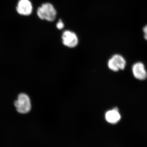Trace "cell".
Segmentation results:
<instances>
[{
	"mask_svg": "<svg viewBox=\"0 0 147 147\" xmlns=\"http://www.w3.org/2000/svg\"><path fill=\"white\" fill-rule=\"evenodd\" d=\"M37 14L41 20L52 22L56 19L57 13L53 5L50 3H45L38 9Z\"/></svg>",
	"mask_w": 147,
	"mask_h": 147,
	"instance_id": "obj_1",
	"label": "cell"
},
{
	"mask_svg": "<svg viewBox=\"0 0 147 147\" xmlns=\"http://www.w3.org/2000/svg\"><path fill=\"white\" fill-rule=\"evenodd\" d=\"M33 7L29 0H19L16 7L17 12L23 16H29L32 12Z\"/></svg>",
	"mask_w": 147,
	"mask_h": 147,
	"instance_id": "obj_5",
	"label": "cell"
},
{
	"mask_svg": "<svg viewBox=\"0 0 147 147\" xmlns=\"http://www.w3.org/2000/svg\"><path fill=\"white\" fill-rule=\"evenodd\" d=\"M126 64V61L124 58L119 55H114L108 62V67L114 71L124 69Z\"/></svg>",
	"mask_w": 147,
	"mask_h": 147,
	"instance_id": "obj_3",
	"label": "cell"
},
{
	"mask_svg": "<svg viewBox=\"0 0 147 147\" xmlns=\"http://www.w3.org/2000/svg\"><path fill=\"white\" fill-rule=\"evenodd\" d=\"M63 43L67 47L73 48L76 47L79 42V39L76 34L69 30H66L62 36Z\"/></svg>",
	"mask_w": 147,
	"mask_h": 147,
	"instance_id": "obj_4",
	"label": "cell"
},
{
	"mask_svg": "<svg viewBox=\"0 0 147 147\" xmlns=\"http://www.w3.org/2000/svg\"><path fill=\"white\" fill-rule=\"evenodd\" d=\"M143 32L144 33V37L145 39L147 40V25H146L144 28H143Z\"/></svg>",
	"mask_w": 147,
	"mask_h": 147,
	"instance_id": "obj_9",
	"label": "cell"
},
{
	"mask_svg": "<svg viewBox=\"0 0 147 147\" xmlns=\"http://www.w3.org/2000/svg\"><path fill=\"white\" fill-rule=\"evenodd\" d=\"M105 118L109 123L116 124L120 120L121 115L118 109L116 108L107 111L105 113Z\"/></svg>",
	"mask_w": 147,
	"mask_h": 147,
	"instance_id": "obj_7",
	"label": "cell"
},
{
	"mask_svg": "<svg viewBox=\"0 0 147 147\" xmlns=\"http://www.w3.org/2000/svg\"><path fill=\"white\" fill-rule=\"evenodd\" d=\"M16 110L21 114H26L31 109V103L28 96L26 94H20L18 95L17 100L14 102Z\"/></svg>",
	"mask_w": 147,
	"mask_h": 147,
	"instance_id": "obj_2",
	"label": "cell"
},
{
	"mask_svg": "<svg viewBox=\"0 0 147 147\" xmlns=\"http://www.w3.org/2000/svg\"><path fill=\"white\" fill-rule=\"evenodd\" d=\"M132 71L134 77L139 80H144L147 78V72L144 64L137 62L132 66Z\"/></svg>",
	"mask_w": 147,
	"mask_h": 147,
	"instance_id": "obj_6",
	"label": "cell"
},
{
	"mask_svg": "<svg viewBox=\"0 0 147 147\" xmlns=\"http://www.w3.org/2000/svg\"><path fill=\"white\" fill-rule=\"evenodd\" d=\"M56 26H57V28L59 30H62L63 28L64 27V24L61 20H60L57 23Z\"/></svg>",
	"mask_w": 147,
	"mask_h": 147,
	"instance_id": "obj_8",
	"label": "cell"
}]
</instances>
